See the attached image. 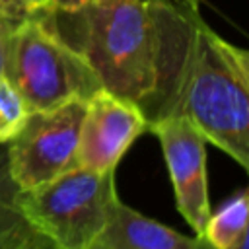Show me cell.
I'll list each match as a JSON object with an SVG mask.
<instances>
[{"label": "cell", "instance_id": "7", "mask_svg": "<svg viewBox=\"0 0 249 249\" xmlns=\"http://www.w3.org/2000/svg\"><path fill=\"white\" fill-rule=\"evenodd\" d=\"M148 119L132 101L109 89L95 91L82 117L78 138V167L89 171H115L132 142L146 132Z\"/></svg>", "mask_w": 249, "mask_h": 249}, {"label": "cell", "instance_id": "2", "mask_svg": "<svg viewBox=\"0 0 249 249\" xmlns=\"http://www.w3.org/2000/svg\"><path fill=\"white\" fill-rule=\"evenodd\" d=\"M173 115L187 117L206 144L249 167V53L220 37L202 18L195 25Z\"/></svg>", "mask_w": 249, "mask_h": 249}, {"label": "cell", "instance_id": "8", "mask_svg": "<svg viewBox=\"0 0 249 249\" xmlns=\"http://www.w3.org/2000/svg\"><path fill=\"white\" fill-rule=\"evenodd\" d=\"M91 249H214L198 235H185L177 230L148 218L124 202H117L109 224Z\"/></svg>", "mask_w": 249, "mask_h": 249}, {"label": "cell", "instance_id": "13", "mask_svg": "<svg viewBox=\"0 0 249 249\" xmlns=\"http://www.w3.org/2000/svg\"><path fill=\"white\" fill-rule=\"evenodd\" d=\"M31 14L33 10L25 4V0H0V18L23 19Z\"/></svg>", "mask_w": 249, "mask_h": 249}, {"label": "cell", "instance_id": "6", "mask_svg": "<svg viewBox=\"0 0 249 249\" xmlns=\"http://www.w3.org/2000/svg\"><path fill=\"white\" fill-rule=\"evenodd\" d=\"M146 132L158 136L167 173L175 193V204L195 235H202L210 218L206 140L187 117L173 115L148 123Z\"/></svg>", "mask_w": 249, "mask_h": 249}, {"label": "cell", "instance_id": "1", "mask_svg": "<svg viewBox=\"0 0 249 249\" xmlns=\"http://www.w3.org/2000/svg\"><path fill=\"white\" fill-rule=\"evenodd\" d=\"M47 16L105 89L140 107L148 123L173 115L198 12L169 0H88Z\"/></svg>", "mask_w": 249, "mask_h": 249}, {"label": "cell", "instance_id": "10", "mask_svg": "<svg viewBox=\"0 0 249 249\" xmlns=\"http://www.w3.org/2000/svg\"><path fill=\"white\" fill-rule=\"evenodd\" d=\"M247 214L249 193L239 191L218 212H210L200 237L214 249H235L247 237Z\"/></svg>", "mask_w": 249, "mask_h": 249}, {"label": "cell", "instance_id": "11", "mask_svg": "<svg viewBox=\"0 0 249 249\" xmlns=\"http://www.w3.org/2000/svg\"><path fill=\"white\" fill-rule=\"evenodd\" d=\"M29 117V109L23 103L16 88L0 78V144H8L18 136Z\"/></svg>", "mask_w": 249, "mask_h": 249}, {"label": "cell", "instance_id": "16", "mask_svg": "<svg viewBox=\"0 0 249 249\" xmlns=\"http://www.w3.org/2000/svg\"><path fill=\"white\" fill-rule=\"evenodd\" d=\"M200 2H202V0H179V4H183V6L189 8L191 12H198V10H200Z\"/></svg>", "mask_w": 249, "mask_h": 249}, {"label": "cell", "instance_id": "15", "mask_svg": "<svg viewBox=\"0 0 249 249\" xmlns=\"http://www.w3.org/2000/svg\"><path fill=\"white\" fill-rule=\"evenodd\" d=\"M84 2H88V0H54V8H58V10H74V8L82 6Z\"/></svg>", "mask_w": 249, "mask_h": 249}, {"label": "cell", "instance_id": "12", "mask_svg": "<svg viewBox=\"0 0 249 249\" xmlns=\"http://www.w3.org/2000/svg\"><path fill=\"white\" fill-rule=\"evenodd\" d=\"M25 19V18H23ZM18 21L21 19H8V18H0V78H4L6 74V62H8V49H10V37L14 27L18 25Z\"/></svg>", "mask_w": 249, "mask_h": 249}, {"label": "cell", "instance_id": "5", "mask_svg": "<svg viewBox=\"0 0 249 249\" xmlns=\"http://www.w3.org/2000/svg\"><path fill=\"white\" fill-rule=\"evenodd\" d=\"M86 101H68L51 111H31L8 142V163L19 191L45 185L78 167L76 152Z\"/></svg>", "mask_w": 249, "mask_h": 249}, {"label": "cell", "instance_id": "4", "mask_svg": "<svg viewBox=\"0 0 249 249\" xmlns=\"http://www.w3.org/2000/svg\"><path fill=\"white\" fill-rule=\"evenodd\" d=\"M119 200L115 171L99 173L84 167L18 195L23 218L51 249H91Z\"/></svg>", "mask_w": 249, "mask_h": 249}, {"label": "cell", "instance_id": "14", "mask_svg": "<svg viewBox=\"0 0 249 249\" xmlns=\"http://www.w3.org/2000/svg\"><path fill=\"white\" fill-rule=\"evenodd\" d=\"M25 4H27L33 12H43V10L54 8V0H25Z\"/></svg>", "mask_w": 249, "mask_h": 249}, {"label": "cell", "instance_id": "3", "mask_svg": "<svg viewBox=\"0 0 249 249\" xmlns=\"http://www.w3.org/2000/svg\"><path fill=\"white\" fill-rule=\"evenodd\" d=\"M4 78L21 95L29 113L88 101L103 89L86 56L53 27L47 10L33 12L14 27Z\"/></svg>", "mask_w": 249, "mask_h": 249}, {"label": "cell", "instance_id": "9", "mask_svg": "<svg viewBox=\"0 0 249 249\" xmlns=\"http://www.w3.org/2000/svg\"><path fill=\"white\" fill-rule=\"evenodd\" d=\"M18 195L8 163V144H0V249H51L23 218Z\"/></svg>", "mask_w": 249, "mask_h": 249}]
</instances>
